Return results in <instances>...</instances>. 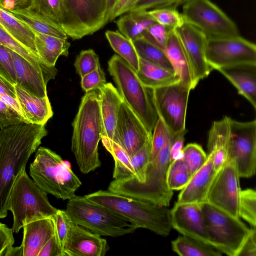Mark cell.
I'll use <instances>...</instances> for the list:
<instances>
[{
  "mask_svg": "<svg viewBox=\"0 0 256 256\" xmlns=\"http://www.w3.org/2000/svg\"><path fill=\"white\" fill-rule=\"evenodd\" d=\"M44 126L20 122L0 128V219L8 214L14 182L47 135Z\"/></svg>",
  "mask_w": 256,
  "mask_h": 256,
  "instance_id": "1",
  "label": "cell"
},
{
  "mask_svg": "<svg viewBox=\"0 0 256 256\" xmlns=\"http://www.w3.org/2000/svg\"><path fill=\"white\" fill-rule=\"evenodd\" d=\"M72 126V150L80 172L88 174L101 166L98 145L102 129L96 90L83 96Z\"/></svg>",
  "mask_w": 256,
  "mask_h": 256,
  "instance_id": "2",
  "label": "cell"
},
{
  "mask_svg": "<svg viewBox=\"0 0 256 256\" xmlns=\"http://www.w3.org/2000/svg\"><path fill=\"white\" fill-rule=\"evenodd\" d=\"M90 201L102 206L126 218L138 228L149 230L166 236L172 228L170 210L168 206L100 190L84 196Z\"/></svg>",
  "mask_w": 256,
  "mask_h": 256,
  "instance_id": "3",
  "label": "cell"
},
{
  "mask_svg": "<svg viewBox=\"0 0 256 256\" xmlns=\"http://www.w3.org/2000/svg\"><path fill=\"white\" fill-rule=\"evenodd\" d=\"M30 174L43 192L62 200L76 196V192L82 184L68 162L50 148L42 146L38 148L30 164Z\"/></svg>",
  "mask_w": 256,
  "mask_h": 256,
  "instance_id": "4",
  "label": "cell"
},
{
  "mask_svg": "<svg viewBox=\"0 0 256 256\" xmlns=\"http://www.w3.org/2000/svg\"><path fill=\"white\" fill-rule=\"evenodd\" d=\"M108 71L124 101L152 134L158 116L152 100L151 88L142 83L136 72L118 54H114L109 60Z\"/></svg>",
  "mask_w": 256,
  "mask_h": 256,
  "instance_id": "5",
  "label": "cell"
},
{
  "mask_svg": "<svg viewBox=\"0 0 256 256\" xmlns=\"http://www.w3.org/2000/svg\"><path fill=\"white\" fill-rule=\"evenodd\" d=\"M8 210L13 215L14 232L18 233L24 226L33 220L54 218L58 211L43 192L22 170L11 188L8 204Z\"/></svg>",
  "mask_w": 256,
  "mask_h": 256,
  "instance_id": "6",
  "label": "cell"
},
{
  "mask_svg": "<svg viewBox=\"0 0 256 256\" xmlns=\"http://www.w3.org/2000/svg\"><path fill=\"white\" fill-rule=\"evenodd\" d=\"M65 212L72 222L100 236L118 237L132 233L137 226L105 207L74 196L68 200Z\"/></svg>",
  "mask_w": 256,
  "mask_h": 256,
  "instance_id": "7",
  "label": "cell"
},
{
  "mask_svg": "<svg viewBox=\"0 0 256 256\" xmlns=\"http://www.w3.org/2000/svg\"><path fill=\"white\" fill-rule=\"evenodd\" d=\"M208 244L229 256L238 254L250 229L234 218L207 202L200 204Z\"/></svg>",
  "mask_w": 256,
  "mask_h": 256,
  "instance_id": "8",
  "label": "cell"
},
{
  "mask_svg": "<svg viewBox=\"0 0 256 256\" xmlns=\"http://www.w3.org/2000/svg\"><path fill=\"white\" fill-rule=\"evenodd\" d=\"M107 22L105 10L95 0H62L60 24L72 40L92 34Z\"/></svg>",
  "mask_w": 256,
  "mask_h": 256,
  "instance_id": "9",
  "label": "cell"
},
{
  "mask_svg": "<svg viewBox=\"0 0 256 256\" xmlns=\"http://www.w3.org/2000/svg\"><path fill=\"white\" fill-rule=\"evenodd\" d=\"M191 90L180 80L168 86L151 88L152 100L158 118L172 136L186 130V112Z\"/></svg>",
  "mask_w": 256,
  "mask_h": 256,
  "instance_id": "10",
  "label": "cell"
},
{
  "mask_svg": "<svg viewBox=\"0 0 256 256\" xmlns=\"http://www.w3.org/2000/svg\"><path fill=\"white\" fill-rule=\"evenodd\" d=\"M182 14L184 22L207 38L240 35L235 22L210 0H188L183 4Z\"/></svg>",
  "mask_w": 256,
  "mask_h": 256,
  "instance_id": "11",
  "label": "cell"
},
{
  "mask_svg": "<svg viewBox=\"0 0 256 256\" xmlns=\"http://www.w3.org/2000/svg\"><path fill=\"white\" fill-rule=\"evenodd\" d=\"M206 58L210 68L216 70L238 64H256V46L240 35L208 38Z\"/></svg>",
  "mask_w": 256,
  "mask_h": 256,
  "instance_id": "12",
  "label": "cell"
},
{
  "mask_svg": "<svg viewBox=\"0 0 256 256\" xmlns=\"http://www.w3.org/2000/svg\"><path fill=\"white\" fill-rule=\"evenodd\" d=\"M228 158L234 159L240 178H248L255 174L256 120L242 122L232 118Z\"/></svg>",
  "mask_w": 256,
  "mask_h": 256,
  "instance_id": "13",
  "label": "cell"
},
{
  "mask_svg": "<svg viewBox=\"0 0 256 256\" xmlns=\"http://www.w3.org/2000/svg\"><path fill=\"white\" fill-rule=\"evenodd\" d=\"M239 178L234 159L228 158L212 182L206 202L234 218H240L238 208L241 190Z\"/></svg>",
  "mask_w": 256,
  "mask_h": 256,
  "instance_id": "14",
  "label": "cell"
},
{
  "mask_svg": "<svg viewBox=\"0 0 256 256\" xmlns=\"http://www.w3.org/2000/svg\"><path fill=\"white\" fill-rule=\"evenodd\" d=\"M174 30L196 86L200 80L206 78L212 70L206 58L208 38L199 29L186 22Z\"/></svg>",
  "mask_w": 256,
  "mask_h": 256,
  "instance_id": "15",
  "label": "cell"
},
{
  "mask_svg": "<svg viewBox=\"0 0 256 256\" xmlns=\"http://www.w3.org/2000/svg\"><path fill=\"white\" fill-rule=\"evenodd\" d=\"M152 134L123 100L118 116L113 140L120 145L130 158L138 151Z\"/></svg>",
  "mask_w": 256,
  "mask_h": 256,
  "instance_id": "16",
  "label": "cell"
},
{
  "mask_svg": "<svg viewBox=\"0 0 256 256\" xmlns=\"http://www.w3.org/2000/svg\"><path fill=\"white\" fill-rule=\"evenodd\" d=\"M170 214L172 228L182 235L208 244L200 204L176 202Z\"/></svg>",
  "mask_w": 256,
  "mask_h": 256,
  "instance_id": "17",
  "label": "cell"
},
{
  "mask_svg": "<svg viewBox=\"0 0 256 256\" xmlns=\"http://www.w3.org/2000/svg\"><path fill=\"white\" fill-rule=\"evenodd\" d=\"M109 250L106 239L72 222L63 248V256H104Z\"/></svg>",
  "mask_w": 256,
  "mask_h": 256,
  "instance_id": "18",
  "label": "cell"
},
{
  "mask_svg": "<svg viewBox=\"0 0 256 256\" xmlns=\"http://www.w3.org/2000/svg\"><path fill=\"white\" fill-rule=\"evenodd\" d=\"M10 50L16 74V85L38 98L48 96L46 84L52 78L17 52L10 48Z\"/></svg>",
  "mask_w": 256,
  "mask_h": 256,
  "instance_id": "19",
  "label": "cell"
},
{
  "mask_svg": "<svg viewBox=\"0 0 256 256\" xmlns=\"http://www.w3.org/2000/svg\"><path fill=\"white\" fill-rule=\"evenodd\" d=\"M213 152L208 154L204 166L192 176L178 196V203L206 202V197L216 173L214 166Z\"/></svg>",
  "mask_w": 256,
  "mask_h": 256,
  "instance_id": "20",
  "label": "cell"
},
{
  "mask_svg": "<svg viewBox=\"0 0 256 256\" xmlns=\"http://www.w3.org/2000/svg\"><path fill=\"white\" fill-rule=\"evenodd\" d=\"M256 109V64H242L217 70Z\"/></svg>",
  "mask_w": 256,
  "mask_h": 256,
  "instance_id": "21",
  "label": "cell"
},
{
  "mask_svg": "<svg viewBox=\"0 0 256 256\" xmlns=\"http://www.w3.org/2000/svg\"><path fill=\"white\" fill-rule=\"evenodd\" d=\"M22 228V256H38L43 246L55 234L54 220L52 218L30 222Z\"/></svg>",
  "mask_w": 256,
  "mask_h": 256,
  "instance_id": "22",
  "label": "cell"
},
{
  "mask_svg": "<svg viewBox=\"0 0 256 256\" xmlns=\"http://www.w3.org/2000/svg\"><path fill=\"white\" fill-rule=\"evenodd\" d=\"M98 90L102 136L112 140L120 106L124 100L112 83H106Z\"/></svg>",
  "mask_w": 256,
  "mask_h": 256,
  "instance_id": "23",
  "label": "cell"
},
{
  "mask_svg": "<svg viewBox=\"0 0 256 256\" xmlns=\"http://www.w3.org/2000/svg\"><path fill=\"white\" fill-rule=\"evenodd\" d=\"M228 116L214 122L210 130L208 140V153L213 152V163L216 172L222 168L228 158L230 136V122Z\"/></svg>",
  "mask_w": 256,
  "mask_h": 256,
  "instance_id": "24",
  "label": "cell"
},
{
  "mask_svg": "<svg viewBox=\"0 0 256 256\" xmlns=\"http://www.w3.org/2000/svg\"><path fill=\"white\" fill-rule=\"evenodd\" d=\"M18 101L28 123L45 124L53 112L48 96L38 98L16 85Z\"/></svg>",
  "mask_w": 256,
  "mask_h": 256,
  "instance_id": "25",
  "label": "cell"
},
{
  "mask_svg": "<svg viewBox=\"0 0 256 256\" xmlns=\"http://www.w3.org/2000/svg\"><path fill=\"white\" fill-rule=\"evenodd\" d=\"M8 12L34 31L62 38L68 37L60 23L30 6Z\"/></svg>",
  "mask_w": 256,
  "mask_h": 256,
  "instance_id": "26",
  "label": "cell"
},
{
  "mask_svg": "<svg viewBox=\"0 0 256 256\" xmlns=\"http://www.w3.org/2000/svg\"><path fill=\"white\" fill-rule=\"evenodd\" d=\"M164 50L172 66L174 74L192 90L194 89L196 86L193 76L174 30L170 32Z\"/></svg>",
  "mask_w": 256,
  "mask_h": 256,
  "instance_id": "27",
  "label": "cell"
},
{
  "mask_svg": "<svg viewBox=\"0 0 256 256\" xmlns=\"http://www.w3.org/2000/svg\"><path fill=\"white\" fill-rule=\"evenodd\" d=\"M32 30L34 34V44L37 54L46 64L54 66L60 56H68L70 44L68 39Z\"/></svg>",
  "mask_w": 256,
  "mask_h": 256,
  "instance_id": "28",
  "label": "cell"
},
{
  "mask_svg": "<svg viewBox=\"0 0 256 256\" xmlns=\"http://www.w3.org/2000/svg\"><path fill=\"white\" fill-rule=\"evenodd\" d=\"M136 75L146 88H156L168 86L180 80L174 72L139 58Z\"/></svg>",
  "mask_w": 256,
  "mask_h": 256,
  "instance_id": "29",
  "label": "cell"
},
{
  "mask_svg": "<svg viewBox=\"0 0 256 256\" xmlns=\"http://www.w3.org/2000/svg\"><path fill=\"white\" fill-rule=\"evenodd\" d=\"M119 32L134 41L142 37L144 33L156 22L148 10H132L116 20Z\"/></svg>",
  "mask_w": 256,
  "mask_h": 256,
  "instance_id": "30",
  "label": "cell"
},
{
  "mask_svg": "<svg viewBox=\"0 0 256 256\" xmlns=\"http://www.w3.org/2000/svg\"><path fill=\"white\" fill-rule=\"evenodd\" d=\"M0 26L14 39L38 56L35 46L34 34L32 30L10 12L1 7Z\"/></svg>",
  "mask_w": 256,
  "mask_h": 256,
  "instance_id": "31",
  "label": "cell"
},
{
  "mask_svg": "<svg viewBox=\"0 0 256 256\" xmlns=\"http://www.w3.org/2000/svg\"><path fill=\"white\" fill-rule=\"evenodd\" d=\"M101 140L114 161L113 178L116 180L135 178L136 174L130 158L124 149L118 144L105 136H102Z\"/></svg>",
  "mask_w": 256,
  "mask_h": 256,
  "instance_id": "32",
  "label": "cell"
},
{
  "mask_svg": "<svg viewBox=\"0 0 256 256\" xmlns=\"http://www.w3.org/2000/svg\"><path fill=\"white\" fill-rule=\"evenodd\" d=\"M172 250L181 256H220L222 253L211 245L182 235L172 242Z\"/></svg>",
  "mask_w": 256,
  "mask_h": 256,
  "instance_id": "33",
  "label": "cell"
},
{
  "mask_svg": "<svg viewBox=\"0 0 256 256\" xmlns=\"http://www.w3.org/2000/svg\"><path fill=\"white\" fill-rule=\"evenodd\" d=\"M0 44L17 52L38 70L54 78L57 70L54 66L46 64L38 56L24 46L0 26Z\"/></svg>",
  "mask_w": 256,
  "mask_h": 256,
  "instance_id": "34",
  "label": "cell"
},
{
  "mask_svg": "<svg viewBox=\"0 0 256 256\" xmlns=\"http://www.w3.org/2000/svg\"><path fill=\"white\" fill-rule=\"evenodd\" d=\"M105 35L113 50L136 72L139 67V56L132 41L118 31L107 30Z\"/></svg>",
  "mask_w": 256,
  "mask_h": 256,
  "instance_id": "35",
  "label": "cell"
},
{
  "mask_svg": "<svg viewBox=\"0 0 256 256\" xmlns=\"http://www.w3.org/2000/svg\"><path fill=\"white\" fill-rule=\"evenodd\" d=\"M132 42L140 58L174 72L171 63L162 49L143 37Z\"/></svg>",
  "mask_w": 256,
  "mask_h": 256,
  "instance_id": "36",
  "label": "cell"
},
{
  "mask_svg": "<svg viewBox=\"0 0 256 256\" xmlns=\"http://www.w3.org/2000/svg\"><path fill=\"white\" fill-rule=\"evenodd\" d=\"M192 176L190 172L182 158L176 160L170 163L168 168L166 182L170 190H182Z\"/></svg>",
  "mask_w": 256,
  "mask_h": 256,
  "instance_id": "37",
  "label": "cell"
},
{
  "mask_svg": "<svg viewBox=\"0 0 256 256\" xmlns=\"http://www.w3.org/2000/svg\"><path fill=\"white\" fill-rule=\"evenodd\" d=\"M152 152V138H148L144 146L130 158V162L134 170L136 181L144 183L146 180L148 166L150 162Z\"/></svg>",
  "mask_w": 256,
  "mask_h": 256,
  "instance_id": "38",
  "label": "cell"
},
{
  "mask_svg": "<svg viewBox=\"0 0 256 256\" xmlns=\"http://www.w3.org/2000/svg\"><path fill=\"white\" fill-rule=\"evenodd\" d=\"M239 216L252 227L256 226V192L248 188L240 191L239 200Z\"/></svg>",
  "mask_w": 256,
  "mask_h": 256,
  "instance_id": "39",
  "label": "cell"
},
{
  "mask_svg": "<svg viewBox=\"0 0 256 256\" xmlns=\"http://www.w3.org/2000/svg\"><path fill=\"white\" fill-rule=\"evenodd\" d=\"M148 12L156 22L172 30L176 29L184 22L182 14L177 10L176 8H154L148 10Z\"/></svg>",
  "mask_w": 256,
  "mask_h": 256,
  "instance_id": "40",
  "label": "cell"
},
{
  "mask_svg": "<svg viewBox=\"0 0 256 256\" xmlns=\"http://www.w3.org/2000/svg\"><path fill=\"white\" fill-rule=\"evenodd\" d=\"M182 152V160L192 176L204 166L208 158L202 147L196 143L189 144L184 147Z\"/></svg>",
  "mask_w": 256,
  "mask_h": 256,
  "instance_id": "41",
  "label": "cell"
},
{
  "mask_svg": "<svg viewBox=\"0 0 256 256\" xmlns=\"http://www.w3.org/2000/svg\"><path fill=\"white\" fill-rule=\"evenodd\" d=\"M74 66L81 78L100 67L98 56L92 49L82 50L76 58Z\"/></svg>",
  "mask_w": 256,
  "mask_h": 256,
  "instance_id": "42",
  "label": "cell"
},
{
  "mask_svg": "<svg viewBox=\"0 0 256 256\" xmlns=\"http://www.w3.org/2000/svg\"><path fill=\"white\" fill-rule=\"evenodd\" d=\"M0 99L13 108L20 116L24 122H28L18 101L15 86L0 76Z\"/></svg>",
  "mask_w": 256,
  "mask_h": 256,
  "instance_id": "43",
  "label": "cell"
},
{
  "mask_svg": "<svg viewBox=\"0 0 256 256\" xmlns=\"http://www.w3.org/2000/svg\"><path fill=\"white\" fill-rule=\"evenodd\" d=\"M62 0H32L30 7L60 23Z\"/></svg>",
  "mask_w": 256,
  "mask_h": 256,
  "instance_id": "44",
  "label": "cell"
},
{
  "mask_svg": "<svg viewBox=\"0 0 256 256\" xmlns=\"http://www.w3.org/2000/svg\"><path fill=\"white\" fill-rule=\"evenodd\" d=\"M54 218L55 224V234L63 254V248L72 222L67 216L65 210L58 209Z\"/></svg>",
  "mask_w": 256,
  "mask_h": 256,
  "instance_id": "45",
  "label": "cell"
},
{
  "mask_svg": "<svg viewBox=\"0 0 256 256\" xmlns=\"http://www.w3.org/2000/svg\"><path fill=\"white\" fill-rule=\"evenodd\" d=\"M172 30H174L156 22L144 33L142 37L164 50L168 37Z\"/></svg>",
  "mask_w": 256,
  "mask_h": 256,
  "instance_id": "46",
  "label": "cell"
},
{
  "mask_svg": "<svg viewBox=\"0 0 256 256\" xmlns=\"http://www.w3.org/2000/svg\"><path fill=\"white\" fill-rule=\"evenodd\" d=\"M0 76L16 85V74L10 48L0 44Z\"/></svg>",
  "mask_w": 256,
  "mask_h": 256,
  "instance_id": "47",
  "label": "cell"
},
{
  "mask_svg": "<svg viewBox=\"0 0 256 256\" xmlns=\"http://www.w3.org/2000/svg\"><path fill=\"white\" fill-rule=\"evenodd\" d=\"M150 162L156 156L170 135L161 119L158 118L153 129Z\"/></svg>",
  "mask_w": 256,
  "mask_h": 256,
  "instance_id": "48",
  "label": "cell"
},
{
  "mask_svg": "<svg viewBox=\"0 0 256 256\" xmlns=\"http://www.w3.org/2000/svg\"><path fill=\"white\" fill-rule=\"evenodd\" d=\"M81 78V86L86 92L98 90L106 84L105 74L100 67Z\"/></svg>",
  "mask_w": 256,
  "mask_h": 256,
  "instance_id": "49",
  "label": "cell"
},
{
  "mask_svg": "<svg viewBox=\"0 0 256 256\" xmlns=\"http://www.w3.org/2000/svg\"><path fill=\"white\" fill-rule=\"evenodd\" d=\"M188 0H138L130 10H148L154 8L174 7L183 4Z\"/></svg>",
  "mask_w": 256,
  "mask_h": 256,
  "instance_id": "50",
  "label": "cell"
},
{
  "mask_svg": "<svg viewBox=\"0 0 256 256\" xmlns=\"http://www.w3.org/2000/svg\"><path fill=\"white\" fill-rule=\"evenodd\" d=\"M24 122L16 112L0 99V128Z\"/></svg>",
  "mask_w": 256,
  "mask_h": 256,
  "instance_id": "51",
  "label": "cell"
},
{
  "mask_svg": "<svg viewBox=\"0 0 256 256\" xmlns=\"http://www.w3.org/2000/svg\"><path fill=\"white\" fill-rule=\"evenodd\" d=\"M12 228L0 222V256H4L7 250L13 246L14 238Z\"/></svg>",
  "mask_w": 256,
  "mask_h": 256,
  "instance_id": "52",
  "label": "cell"
},
{
  "mask_svg": "<svg viewBox=\"0 0 256 256\" xmlns=\"http://www.w3.org/2000/svg\"><path fill=\"white\" fill-rule=\"evenodd\" d=\"M188 130L186 129L174 136V138L170 151V162L176 160L182 159L183 157L182 150L184 141V136Z\"/></svg>",
  "mask_w": 256,
  "mask_h": 256,
  "instance_id": "53",
  "label": "cell"
},
{
  "mask_svg": "<svg viewBox=\"0 0 256 256\" xmlns=\"http://www.w3.org/2000/svg\"><path fill=\"white\" fill-rule=\"evenodd\" d=\"M256 228L252 227L248 236L244 242L238 256H256Z\"/></svg>",
  "mask_w": 256,
  "mask_h": 256,
  "instance_id": "54",
  "label": "cell"
},
{
  "mask_svg": "<svg viewBox=\"0 0 256 256\" xmlns=\"http://www.w3.org/2000/svg\"><path fill=\"white\" fill-rule=\"evenodd\" d=\"M138 0H118L110 16L109 22L130 11Z\"/></svg>",
  "mask_w": 256,
  "mask_h": 256,
  "instance_id": "55",
  "label": "cell"
},
{
  "mask_svg": "<svg viewBox=\"0 0 256 256\" xmlns=\"http://www.w3.org/2000/svg\"><path fill=\"white\" fill-rule=\"evenodd\" d=\"M38 256H63L55 234L43 246Z\"/></svg>",
  "mask_w": 256,
  "mask_h": 256,
  "instance_id": "56",
  "label": "cell"
},
{
  "mask_svg": "<svg viewBox=\"0 0 256 256\" xmlns=\"http://www.w3.org/2000/svg\"><path fill=\"white\" fill-rule=\"evenodd\" d=\"M32 0H4L0 7L8 11L20 10L31 6Z\"/></svg>",
  "mask_w": 256,
  "mask_h": 256,
  "instance_id": "57",
  "label": "cell"
},
{
  "mask_svg": "<svg viewBox=\"0 0 256 256\" xmlns=\"http://www.w3.org/2000/svg\"><path fill=\"white\" fill-rule=\"evenodd\" d=\"M4 256H22V246L14 247L12 246L6 252Z\"/></svg>",
  "mask_w": 256,
  "mask_h": 256,
  "instance_id": "58",
  "label": "cell"
},
{
  "mask_svg": "<svg viewBox=\"0 0 256 256\" xmlns=\"http://www.w3.org/2000/svg\"><path fill=\"white\" fill-rule=\"evenodd\" d=\"M118 0H107L106 4V18L107 22H109L110 16L112 10Z\"/></svg>",
  "mask_w": 256,
  "mask_h": 256,
  "instance_id": "59",
  "label": "cell"
},
{
  "mask_svg": "<svg viewBox=\"0 0 256 256\" xmlns=\"http://www.w3.org/2000/svg\"><path fill=\"white\" fill-rule=\"evenodd\" d=\"M98 5L106 11V4L107 0H95Z\"/></svg>",
  "mask_w": 256,
  "mask_h": 256,
  "instance_id": "60",
  "label": "cell"
},
{
  "mask_svg": "<svg viewBox=\"0 0 256 256\" xmlns=\"http://www.w3.org/2000/svg\"><path fill=\"white\" fill-rule=\"evenodd\" d=\"M4 0H0V4H1Z\"/></svg>",
  "mask_w": 256,
  "mask_h": 256,
  "instance_id": "61",
  "label": "cell"
}]
</instances>
